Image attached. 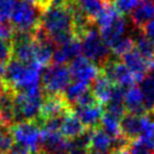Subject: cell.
Listing matches in <instances>:
<instances>
[{
	"instance_id": "f35d334b",
	"label": "cell",
	"mask_w": 154,
	"mask_h": 154,
	"mask_svg": "<svg viewBox=\"0 0 154 154\" xmlns=\"http://www.w3.org/2000/svg\"><path fill=\"white\" fill-rule=\"evenodd\" d=\"M141 31L145 33L146 36H147L154 45V18L152 20H150L148 23H146L145 26H143V28L141 29Z\"/></svg>"
},
{
	"instance_id": "7402d4cb",
	"label": "cell",
	"mask_w": 154,
	"mask_h": 154,
	"mask_svg": "<svg viewBox=\"0 0 154 154\" xmlns=\"http://www.w3.org/2000/svg\"><path fill=\"white\" fill-rule=\"evenodd\" d=\"M34 45V60L41 66H48L53 59L54 45L50 38L35 39Z\"/></svg>"
},
{
	"instance_id": "ffe728a7",
	"label": "cell",
	"mask_w": 154,
	"mask_h": 154,
	"mask_svg": "<svg viewBox=\"0 0 154 154\" xmlns=\"http://www.w3.org/2000/svg\"><path fill=\"white\" fill-rule=\"evenodd\" d=\"M86 127L82 125L80 119L77 117L74 110L66 113L61 117V125H60V132L69 139H73L79 136L85 132Z\"/></svg>"
},
{
	"instance_id": "44dd1931",
	"label": "cell",
	"mask_w": 154,
	"mask_h": 154,
	"mask_svg": "<svg viewBox=\"0 0 154 154\" xmlns=\"http://www.w3.org/2000/svg\"><path fill=\"white\" fill-rule=\"evenodd\" d=\"M114 85L115 84H114L112 80H110L106 75L100 73V74L93 80V85H92L91 90H92L93 94H94L95 97L97 98V100H98L101 105H106L112 95Z\"/></svg>"
},
{
	"instance_id": "7dc6e473",
	"label": "cell",
	"mask_w": 154,
	"mask_h": 154,
	"mask_svg": "<svg viewBox=\"0 0 154 154\" xmlns=\"http://www.w3.org/2000/svg\"><path fill=\"white\" fill-rule=\"evenodd\" d=\"M106 1H107V2H110V3H111V0H106Z\"/></svg>"
},
{
	"instance_id": "4316f807",
	"label": "cell",
	"mask_w": 154,
	"mask_h": 154,
	"mask_svg": "<svg viewBox=\"0 0 154 154\" xmlns=\"http://www.w3.org/2000/svg\"><path fill=\"white\" fill-rule=\"evenodd\" d=\"M135 48L145 56L147 59L154 61V45L146 36V34L138 29V32L134 36Z\"/></svg>"
},
{
	"instance_id": "7a4b0ae2",
	"label": "cell",
	"mask_w": 154,
	"mask_h": 154,
	"mask_svg": "<svg viewBox=\"0 0 154 154\" xmlns=\"http://www.w3.org/2000/svg\"><path fill=\"white\" fill-rule=\"evenodd\" d=\"M75 0L66 5H51L41 12L40 26L49 37L73 32V7Z\"/></svg>"
},
{
	"instance_id": "52a82bcc",
	"label": "cell",
	"mask_w": 154,
	"mask_h": 154,
	"mask_svg": "<svg viewBox=\"0 0 154 154\" xmlns=\"http://www.w3.org/2000/svg\"><path fill=\"white\" fill-rule=\"evenodd\" d=\"M16 143L29 148L34 154L41 151V127L35 120L16 122L10 127Z\"/></svg>"
},
{
	"instance_id": "d4e9b609",
	"label": "cell",
	"mask_w": 154,
	"mask_h": 154,
	"mask_svg": "<svg viewBox=\"0 0 154 154\" xmlns=\"http://www.w3.org/2000/svg\"><path fill=\"white\" fill-rule=\"evenodd\" d=\"M75 1L77 7L94 22L97 16L100 14L105 5L108 3L106 0H75Z\"/></svg>"
},
{
	"instance_id": "d6a6232c",
	"label": "cell",
	"mask_w": 154,
	"mask_h": 154,
	"mask_svg": "<svg viewBox=\"0 0 154 154\" xmlns=\"http://www.w3.org/2000/svg\"><path fill=\"white\" fill-rule=\"evenodd\" d=\"M16 0H0V22L9 21Z\"/></svg>"
},
{
	"instance_id": "f6af8a7d",
	"label": "cell",
	"mask_w": 154,
	"mask_h": 154,
	"mask_svg": "<svg viewBox=\"0 0 154 154\" xmlns=\"http://www.w3.org/2000/svg\"><path fill=\"white\" fill-rule=\"evenodd\" d=\"M23 1H26V2L33 3V5H36V0H23Z\"/></svg>"
},
{
	"instance_id": "484cf974",
	"label": "cell",
	"mask_w": 154,
	"mask_h": 154,
	"mask_svg": "<svg viewBox=\"0 0 154 154\" xmlns=\"http://www.w3.org/2000/svg\"><path fill=\"white\" fill-rule=\"evenodd\" d=\"M99 127H100L105 132H107L109 135L114 137V138L122 136V131H120V118L116 117V116L112 115V114L108 113V112H103V115L100 119Z\"/></svg>"
},
{
	"instance_id": "ee69618b",
	"label": "cell",
	"mask_w": 154,
	"mask_h": 154,
	"mask_svg": "<svg viewBox=\"0 0 154 154\" xmlns=\"http://www.w3.org/2000/svg\"><path fill=\"white\" fill-rule=\"evenodd\" d=\"M37 154H62V153H54V152H45V151H40Z\"/></svg>"
},
{
	"instance_id": "8992f818",
	"label": "cell",
	"mask_w": 154,
	"mask_h": 154,
	"mask_svg": "<svg viewBox=\"0 0 154 154\" xmlns=\"http://www.w3.org/2000/svg\"><path fill=\"white\" fill-rule=\"evenodd\" d=\"M71 80L72 75L66 64L54 63L53 66H48L41 77L42 89L45 94H63Z\"/></svg>"
},
{
	"instance_id": "f1b7e54d",
	"label": "cell",
	"mask_w": 154,
	"mask_h": 154,
	"mask_svg": "<svg viewBox=\"0 0 154 154\" xmlns=\"http://www.w3.org/2000/svg\"><path fill=\"white\" fill-rule=\"evenodd\" d=\"M134 47V38L130 36H124L118 41H116L110 49H111L113 55H115L116 57H122L126 53H128L129 51H131Z\"/></svg>"
},
{
	"instance_id": "b9f144b4",
	"label": "cell",
	"mask_w": 154,
	"mask_h": 154,
	"mask_svg": "<svg viewBox=\"0 0 154 154\" xmlns=\"http://www.w3.org/2000/svg\"><path fill=\"white\" fill-rule=\"evenodd\" d=\"M5 90V78H3L2 72L0 71V94Z\"/></svg>"
},
{
	"instance_id": "603a6c76",
	"label": "cell",
	"mask_w": 154,
	"mask_h": 154,
	"mask_svg": "<svg viewBox=\"0 0 154 154\" xmlns=\"http://www.w3.org/2000/svg\"><path fill=\"white\" fill-rule=\"evenodd\" d=\"M117 138V137H116ZM116 138L112 137L107 132L103 130L100 127H96L93 129L92 137H91L90 149L100 150V151L112 152L115 148Z\"/></svg>"
},
{
	"instance_id": "30bf717a",
	"label": "cell",
	"mask_w": 154,
	"mask_h": 154,
	"mask_svg": "<svg viewBox=\"0 0 154 154\" xmlns=\"http://www.w3.org/2000/svg\"><path fill=\"white\" fill-rule=\"evenodd\" d=\"M72 110L74 109L66 101L63 94H45L39 117L35 122H37V124L41 127V124L45 120L54 117H61Z\"/></svg>"
},
{
	"instance_id": "ab89813d",
	"label": "cell",
	"mask_w": 154,
	"mask_h": 154,
	"mask_svg": "<svg viewBox=\"0 0 154 154\" xmlns=\"http://www.w3.org/2000/svg\"><path fill=\"white\" fill-rule=\"evenodd\" d=\"M68 154H88V149H82V148H71Z\"/></svg>"
},
{
	"instance_id": "9a60e30c",
	"label": "cell",
	"mask_w": 154,
	"mask_h": 154,
	"mask_svg": "<svg viewBox=\"0 0 154 154\" xmlns=\"http://www.w3.org/2000/svg\"><path fill=\"white\" fill-rule=\"evenodd\" d=\"M128 29V23L124 15L118 14L110 23L107 26L99 28V32L103 37V41L111 48L116 41L125 36Z\"/></svg>"
},
{
	"instance_id": "bcb514c9",
	"label": "cell",
	"mask_w": 154,
	"mask_h": 154,
	"mask_svg": "<svg viewBox=\"0 0 154 154\" xmlns=\"http://www.w3.org/2000/svg\"><path fill=\"white\" fill-rule=\"evenodd\" d=\"M0 126H1V115H0Z\"/></svg>"
},
{
	"instance_id": "f546056e",
	"label": "cell",
	"mask_w": 154,
	"mask_h": 154,
	"mask_svg": "<svg viewBox=\"0 0 154 154\" xmlns=\"http://www.w3.org/2000/svg\"><path fill=\"white\" fill-rule=\"evenodd\" d=\"M14 136L9 127L0 126V153L5 154L14 145Z\"/></svg>"
},
{
	"instance_id": "5bb4252c",
	"label": "cell",
	"mask_w": 154,
	"mask_h": 154,
	"mask_svg": "<svg viewBox=\"0 0 154 154\" xmlns=\"http://www.w3.org/2000/svg\"><path fill=\"white\" fill-rule=\"evenodd\" d=\"M71 149V139L66 138L60 130L41 129V151L66 153Z\"/></svg>"
},
{
	"instance_id": "4dcf8cb0",
	"label": "cell",
	"mask_w": 154,
	"mask_h": 154,
	"mask_svg": "<svg viewBox=\"0 0 154 154\" xmlns=\"http://www.w3.org/2000/svg\"><path fill=\"white\" fill-rule=\"evenodd\" d=\"M140 0H111V3L116 11L122 15H129L136 8Z\"/></svg>"
},
{
	"instance_id": "74e56055",
	"label": "cell",
	"mask_w": 154,
	"mask_h": 154,
	"mask_svg": "<svg viewBox=\"0 0 154 154\" xmlns=\"http://www.w3.org/2000/svg\"><path fill=\"white\" fill-rule=\"evenodd\" d=\"M5 154H34L29 148L16 143L11 147V149L7 152Z\"/></svg>"
},
{
	"instance_id": "4fadbf2b",
	"label": "cell",
	"mask_w": 154,
	"mask_h": 154,
	"mask_svg": "<svg viewBox=\"0 0 154 154\" xmlns=\"http://www.w3.org/2000/svg\"><path fill=\"white\" fill-rule=\"evenodd\" d=\"M122 57V62L135 75L138 82H141L150 71L154 70V61L147 59L135 47Z\"/></svg>"
},
{
	"instance_id": "e575fe53",
	"label": "cell",
	"mask_w": 154,
	"mask_h": 154,
	"mask_svg": "<svg viewBox=\"0 0 154 154\" xmlns=\"http://www.w3.org/2000/svg\"><path fill=\"white\" fill-rule=\"evenodd\" d=\"M96 103H100L97 100L95 95L93 94L92 90L88 89L79 98L77 99L76 103H75V107H88V106H93V105H96Z\"/></svg>"
},
{
	"instance_id": "8fae6325",
	"label": "cell",
	"mask_w": 154,
	"mask_h": 154,
	"mask_svg": "<svg viewBox=\"0 0 154 154\" xmlns=\"http://www.w3.org/2000/svg\"><path fill=\"white\" fill-rule=\"evenodd\" d=\"M69 69L73 79L88 85H90L100 74V68L85 55H79L71 60Z\"/></svg>"
},
{
	"instance_id": "7c38bea8",
	"label": "cell",
	"mask_w": 154,
	"mask_h": 154,
	"mask_svg": "<svg viewBox=\"0 0 154 154\" xmlns=\"http://www.w3.org/2000/svg\"><path fill=\"white\" fill-rule=\"evenodd\" d=\"M34 45L33 33L15 30V34L12 39V57L23 62L35 61Z\"/></svg>"
},
{
	"instance_id": "5b68a950",
	"label": "cell",
	"mask_w": 154,
	"mask_h": 154,
	"mask_svg": "<svg viewBox=\"0 0 154 154\" xmlns=\"http://www.w3.org/2000/svg\"><path fill=\"white\" fill-rule=\"evenodd\" d=\"M40 18L41 11L37 5L23 0H16L10 20L16 31L33 33L40 26Z\"/></svg>"
},
{
	"instance_id": "8d00e7d4",
	"label": "cell",
	"mask_w": 154,
	"mask_h": 154,
	"mask_svg": "<svg viewBox=\"0 0 154 154\" xmlns=\"http://www.w3.org/2000/svg\"><path fill=\"white\" fill-rule=\"evenodd\" d=\"M129 154H154V152L139 145L137 141H133L129 148Z\"/></svg>"
},
{
	"instance_id": "1f68e13d",
	"label": "cell",
	"mask_w": 154,
	"mask_h": 154,
	"mask_svg": "<svg viewBox=\"0 0 154 154\" xmlns=\"http://www.w3.org/2000/svg\"><path fill=\"white\" fill-rule=\"evenodd\" d=\"M12 58V41L0 38V71L3 73V69Z\"/></svg>"
},
{
	"instance_id": "60d3db41",
	"label": "cell",
	"mask_w": 154,
	"mask_h": 154,
	"mask_svg": "<svg viewBox=\"0 0 154 154\" xmlns=\"http://www.w3.org/2000/svg\"><path fill=\"white\" fill-rule=\"evenodd\" d=\"M48 5H49V0H36V5L41 11L43 9H45V7H48Z\"/></svg>"
},
{
	"instance_id": "ac0fdd59",
	"label": "cell",
	"mask_w": 154,
	"mask_h": 154,
	"mask_svg": "<svg viewBox=\"0 0 154 154\" xmlns=\"http://www.w3.org/2000/svg\"><path fill=\"white\" fill-rule=\"evenodd\" d=\"M74 112L82 122V125L88 129H94L98 127L103 115L101 103H96L88 107H76Z\"/></svg>"
},
{
	"instance_id": "2e32d148",
	"label": "cell",
	"mask_w": 154,
	"mask_h": 154,
	"mask_svg": "<svg viewBox=\"0 0 154 154\" xmlns=\"http://www.w3.org/2000/svg\"><path fill=\"white\" fill-rule=\"evenodd\" d=\"M82 54V41L78 38H73L72 40L61 45H57L53 52V59L52 61L57 64H66L70 62L77 56Z\"/></svg>"
},
{
	"instance_id": "6da1fadb",
	"label": "cell",
	"mask_w": 154,
	"mask_h": 154,
	"mask_svg": "<svg viewBox=\"0 0 154 154\" xmlns=\"http://www.w3.org/2000/svg\"><path fill=\"white\" fill-rule=\"evenodd\" d=\"M42 68L36 61L23 62L16 58H11L2 73L5 87L15 92L40 87Z\"/></svg>"
},
{
	"instance_id": "cb8c5ba5",
	"label": "cell",
	"mask_w": 154,
	"mask_h": 154,
	"mask_svg": "<svg viewBox=\"0 0 154 154\" xmlns=\"http://www.w3.org/2000/svg\"><path fill=\"white\" fill-rule=\"evenodd\" d=\"M140 90L145 97V106L151 113L154 109V71H150L140 82Z\"/></svg>"
},
{
	"instance_id": "e0dca14e",
	"label": "cell",
	"mask_w": 154,
	"mask_h": 154,
	"mask_svg": "<svg viewBox=\"0 0 154 154\" xmlns=\"http://www.w3.org/2000/svg\"><path fill=\"white\" fill-rule=\"evenodd\" d=\"M124 103L127 113L141 115V114H146L148 112L145 106V97H143V91L135 85L126 89Z\"/></svg>"
},
{
	"instance_id": "836d02e7",
	"label": "cell",
	"mask_w": 154,
	"mask_h": 154,
	"mask_svg": "<svg viewBox=\"0 0 154 154\" xmlns=\"http://www.w3.org/2000/svg\"><path fill=\"white\" fill-rule=\"evenodd\" d=\"M135 141L154 152V126L151 127L146 132H143Z\"/></svg>"
},
{
	"instance_id": "ba28073f",
	"label": "cell",
	"mask_w": 154,
	"mask_h": 154,
	"mask_svg": "<svg viewBox=\"0 0 154 154\" xmlns=\"http://www.w3.org/2000/svg\"><path fill=\"white\" fill-rule=\"evenodd\" d=\"M154 126V119L147 114L126 113L120 119L122 135L130 141H135L143 132Z\"/></svg>"
},
{
	"instance_id": "3957f363",
	"label": "cell",
	"mask_w": 154,
	"mask_h": 154,
	"mask_svg": "<svg viewBox=\"0 0 154 154\" xmlns=\"http://www.w3.org/2000/svg\"><path fill=\"white\" fill-rule=\"evenodd\" d=\"M45 93L41 87L23 91H16L14 94L15 124L24 120H36L40 114Z\"/></svg>"
},
{
	"instance_id": "83f0119b",
	"label": "cell",
	"mask_w": 154,
	"mask_h": 154,
	"mask_svg": "<svg viewBox=\"0 0 154 154\" xmlns=\"http://www.w3.org/2000/svg\"><path fill=\"white\" fill-rule=\"evenodd\" d=\"M89 89V85L86 82L74 80V82L70 84L66 91L63 92V96L72 107H74L77 99L79 98L85 92Z\"/></svg>"
},
{
	"instance_id": "7bdbcfd3",
	"label": "cell",
	"mask_w": 154,
	"mask_h": 154,
	"mask_svg": "<svg viewBox=\"0 0 154 154\" xmlns=\"http://www.w3.org/2000/svg\"><path fill=\"white\" fill-rule=\"evenodd\" d=\"M88 154H111V152L100 151V150H95V149H89Z\"/></svg>"
},
{
	"instance_id": "277c9868",
	"label": "cell",
	"mask_w": 154,
	"mask_h": 154,
	"mask_svg": "<svg viewBox=\"0 0 154 154\" xmlns=\"http://www.w3.org/2000/svg\"><path fill=\"white\" fill-rule=\"evenodd\" d=\"M82 54L100 68L112 57L109 45L103 41L99 30L93 24L80 39Z\"/></svg>"
},
{
	"instance_id": "9c48e42d",
	"label": "cell",
	"mask_w": 154,
	"mask_h": 154,
	"mask_svg": "<svg viewBox=\"0 0 154 154\" xmlns=\"http://www.w3.org/2000/svg\"><path fill=\"white\" fill-rule=\"evenodd\" d=\"M100 73L109 78L116 85L129 88L136 84L137 79L135 75L130 71V69L122 61L111 57L105 64L100 66Z\"/></svg>"
},
{
	"instance_id": "d6986e66",
	"label": "cell",
	"mask_w": 154,
	"mask_h": 154,
	"mask_svg": "<svg viewBox=\"0 0 154 154\" xmlns=\"http://www.w3.org/2000/svg\"><path fill=\"white\" fill-rule=\"evenodd\" d=\"M130 15L135 28L141 30L146 23L154 18V0H140Z\"/></svg>"
},
{
	"instance_id": "c3c4849f",
	"label": "cell",
	"mask_w": 154,
	"mask_h": 154,
	"mask_svg": "<svg viewBox=\"0 0 154 154\" xmlns=\"http://www.w3.org/2000/svg\"><path fill=\"white\" fill-rule=\"evenodd\" d=\"M151 113H152V114H153V115H154V109H153V111H152Z\"/></svg>"
},
{
	"instance_id": "d590c367",
	"label": "cell",
	"mask_w": 154,
	"mask_h": 154,
	"mask_svg": "<svg viewBox=\"0 0 154 154\" xmlns=\"http://www.w3.org/2000/svg\"><path fill=\"white\" fill-rule=\"evenodd\" d=\"M15 34V28L12 22L1 21L0 22V38L8 41H12Z\"/></svg>"
}]
</instances>
